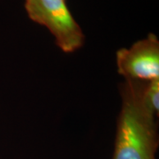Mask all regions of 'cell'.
<instances>
[{"mask_svg": "<svg viewBox=\"0 0 159 159\" xmlns=\"http://www.w3.org/2000/svg\"><path fill=\"white\" fill-rule=\"evenodd\" d=\"M142 100L144 105L158 116L159 111V80L151 81H143L142 84Z\"/></svg>", "mask_w": 159, "mask_h": 159, "instance_id": "obj_4", "label": "cell"}, {"mask_svg": "<svg viewBox=\"0 0 159 159\" xmlns=\"http://www.w3.org/2000/svg\"><path fill=\"white\" fill-rule=\"evenodd\" d=\"M25 10L34 22L43 26L65 53L80 50L85 34L66 5V0H25Z\"/></svg>", "mask_w": 159, "mask_h": 159, "instance_id": "obj_2", "label": "cell"}, {"mask_svg": "<svg viewBox=\"0 0 159 159\" xmlns=\"http://www.w3.org/2000/svg\"><path fill=\"white\" fill-rule=\"evenodd\" d=\"M118 72L125 80L151 81L159 80V40L153 33L121 48L116 53Z\"/></svg>", "mask_w": 159, "mask_h": 159, "instance_id": "obj_3", "label": "cell"}, {"mask_svg": "<svg viewBox=\"0 0 159 159\" xmlns=\"http://www.w3.org/2000/svg\"><path fill=\"white\" fill-rule=\"evenodd\" d=\"M142 82L125 80L120 87L121 107L112 159H157L158 116L142 102Z\"/></svg>", "mask_w": 159, "mask_h": 159, "instance_id": "obj_1", "label": "cell"}]
</instances>
